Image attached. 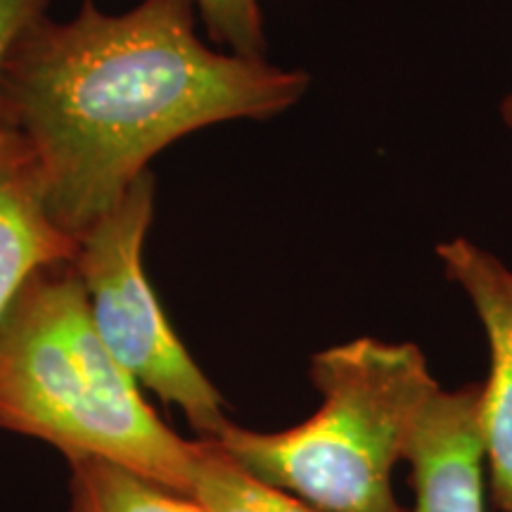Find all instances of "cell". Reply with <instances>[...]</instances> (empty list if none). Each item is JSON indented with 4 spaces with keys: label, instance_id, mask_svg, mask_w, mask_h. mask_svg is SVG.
<instances>
[{
    "label": "cell",
    "instance_id": "6da1fadb",
    "mask_svg": "<svg viewBox=\"0 0 512 512\" xmlns=\"http://www.w3.org/2000/svg\"><path fill=\"white\" fill-rule=\"evenodd\" d=\"M197 17L195 0H143L119 15L83 0L72 19L41 17L12 46L0 145L76 242L164 147L223 121L278 117L304 98L309 74L209 48Z\"/></svg>",
    "mask_w": 512,
    "mask_h": 512
},
{
    "label": "cell",
    "instance_id": "7a4b0ae2",
    "mask_svg": "<svg viewBox=\"0 0 512 512\" xmlns=\"http://www.w3.org/2000/svg\"><path fill=\"white\" fill-rule=\"evenodd\" d=\"M0 427L100 456L188 496L195 441L147 406L95 330L72 261L36 271L0 320Z\"/></svg>",
    "mask_w": 512,
    "mask_h": 512
},
{
    "label": "cell",
    "instance_id": "3957f363",
    "mask_svg": "<svg viewBox=\"0 0 512 512\" xmlns=\"http://www.w3.org/2000/svg\"><path fill=\"white\" fill-rule=\"evenodd\" d=\"M320 408L283 432L228 422L214 437L254 477L320 512H406L392 475L430 396L439 389L413 342L358 337L311 358Z\"/></svg>",
    "mask_w": 512,
    "mask_h": 512
},
{
    "label": "cell",
    "instance_id": "277c9868",
    "mask_svg": "<svg viewBox=\"0 0 512 512\" xmlns=\"http://www.w3.org/2000/svg\"><path fill=\"white\" fill-rule=\"evenodd\" d=\"M155 214V176L147 171L117 207L79 238L74 268L88 311L110 354L138 384L188 415L200 439L226 430L223 396L202 373L164 316L143 268V245Z\"/></svg>",
    "mask_w": 512,
    "mask_h": 512
},
{
    "label": "cell",
    "instance_id": "5b68a950",
    "mask_svg": "<svg viewBox=\"0 0 512 512\" xmlns=\"http://www.w3.org/2000/svg\"><path fill=\"white\" fill-rule=\"evenodd\" d=\"M437 256L484 328L489 347V375L479 396L484 460L498 510L512 512V271L465 238L441 242Z\"/></svg>",
    "mask_w": 512,
    "mask_h": 512
},
{
    "label": "cell",
    "instance_id": "8992f818",
    "mask_svg": "<svg viewBox=\"0 0 512 512\" xmlns=\"http://www.w3.org/2000/svg\"><path fill=\"white\" fill-rule=\"evenodd\" d=\"M482 384L437 389L408 437L415 512H484V441L479 427Z\"/></svg>",
    "mask_w": 512,
    "mask_h": 512
},
{
    "label": "cell",
    "instance_id": "52a82bcc",
    "mask_svg": "<svg viewBox=\"0 0 512 512\" xmlns=\"http://www.w3.org/2000/svg\"><path fill=\"white\" fill-rule=\"evenodd\" d=\"M76 242L50 219L22 164L0 145V320L41 268L74 261Z\"/></svg>",
    "mask_w": 512,
    "mask_h": 512
},
{
    "label": "cell",
    "instance_id": "ba28073f",
    "mask_svg": "<svg viewBox=\"0 0 512 512\" xmlns=\"http://www.w3.org/2000/svg\"><path fill=\"white\" fill-rule=\"evenodd\" d=\"M69 512H204L195 498L100 456L67 458Z\"/></svg>",
    "mask_w": 512,
    "mask_h": 512
},
{
    "label": "cell",
    "instance_id": "9c48e42d",
    "mask_svg": "<svg viewBox=\"0 0 512 512\" xmlns=\"http://www.w3.org/2000/svg\"><path fill=\"white\" fill-rule=\"evenodd\" d=\"M188 496L204 512H320L302 498L254 477L214 439H195Z\"/></svg>",
    "mask_w": 512,
    "mask_h": 512
},
{
    "label": "cell",
    "instance_id": "30bf717a",
    "mask_svg": "<svg viewBox=\"0 0 512 512\" xmlns=\"http://www.w3.org/2000/svg\"><path fill=\"white\" fill-rule=\"evenodd\" d=\"M211 41L230 53L266 57L264 12L259 0H195Z\"/></svg>",
    "mask_w": 512,
    "mask_h": 512
},
{
    "label": "cell",
    "instance_id": "8fae6325",
    "mask_svg": "<svg viewBox=\"0 0 512 512\" xmlns=\"http://www.w3.org/2000/svg\"><path fill=\"white\" fill-rule=\"evenodd\" d=\"M53 0H0V72L17 38L48 15Z\"/></svg>",
    "mask_w": 512,
    "mask_h": 512
},
{
    "label": "cell",
    "instance_id": "7c38bea8",
    "mask_svg": "<svg viewBox=\"0 0 512 512\" xmlns=\"http://www.w3.org/2000/svg\"><path fill=\"white\" fill-rule=\"evenodd\" d=\"M505 119H508V124L512 126V95L508 98V102H505Z\"/></svg>",
    "mask_w": 512,
    "mask_h": 512
}]
</instances>
